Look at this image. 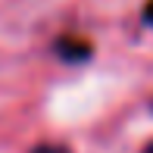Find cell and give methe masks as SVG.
<instances>
[{
  "label": "cell",
  "instance_id": "6da1fadb",
  "mask_svg": "<svg viewBox=\"0 0 153 153\" xmlns=\"http://www.w3.org/2000/svg\"><path fill=\"white\" fill-rule=\"evenodd\" d=\"M31 153H69L66 147H53V144H44V147H34Z\"/></svg>",
  "mask_w": 153,
  "mask_h": 153
},
{
  "label": "cell",
  "instance_id": "7a4b0ae2",
  "mask_svg": "<svg viewBox=\"0 0 153 153\" xmlns=\"http://www.w3.org/2000/svg\"><path fill=\"white\" fill-rule=\"evenodd\" d=\"M144 153H153V144H147V150H144Z\"/></svg>",
  "mask_w": 153,
  "mask_h": 153
}]
</instances>
